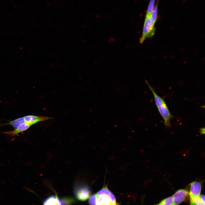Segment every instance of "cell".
I'll use <instances>...</instances> for the list:
<instances>
[{
	"label": "cell",
	"instance_id": "277c9868",
	"mask_svg": "<svg viewBox=\"0 0 205 205\" xmlns=\"http://www.w3.org/2000/svg\"><path fill=\"white\" fill-rule=\"evenodd\" d=\"M189 195V192L186 190L181 189L177 190L173 196V205H178L186 200Z\"/></svg>",
	"mask_w": 205,
	"mask_h": 205
},
{
	"label": "cell",
	"instance_id": "8992f818",
	"mask_svg": "<svg viewBox=\"0 0 205 205\" xmlns=\"http://www.w3.org/2000/svg\"><path fill=\"white\" fill-rule=\"evenodd\" d=\"M189 195L190 197H200L201 185L200 182L194 181L190 183Z\"/></svg>",
	"mask_w": 205,
	"mask_h": 205
},
{
	"label": "cell",
	"instance_id": "ffe728a7",
	"mask_svg": "<svg viewBox=\"0 0 205 205\" xmlns=\"http://www.w3.org/2000/svg\"><path fill=\"white\" fill-rule=\"evenodd\" d=\"M190 202H191L193 204V205H205V204H204L203 203H198V204H196L195 203L191 201H190Z\"/></svg>",
	"mask_w": 205,
	"mask_h": 205
},
{
	"label": "cell",
	"instance_id": "9a60e30c",
	"mask_svg": "<svg viewBox=\"0 0 205 205\" xmlns=\"http://www.w3.org/2000/svg\"><path fill=\"white\" fill-rule=\"evenodd\" d=\"M173 196H170L162 200L159 205H173Z\"/></svg>",
	"mask_w": 205,
	"mask_h": 205
},
{
	"label": "cell",
	"instance_id": "2e32d148",
	"mask_svg": "<svg viewBox=\"0 0 205 205\" xmlns=\"http://www.w3.org/2000/svg\"><path fill=\"white\" fill-rule=\"evenodd\" d=\"M97 196L96 194L92 195L89 200L90 205H97Z\"/></svg>",
	"mask_w": 205,
	"mask_h": 205
},
{
	"label": "cell",
	"instance_id": "5bb4252c",
	"mask_svg": "<svg viewBox=\"0 0 205 205\" xmlns=\"http://www.w3.org/2000/svg\"><path fill=\"white\" fill-rule=\"evenodd\" d=\"M110 192L107 187L105 186L96 194L97 196L102 195L108 196Z\"/></svg>",
	"mask_w": 205,
	"mask_h": 205
},
{
	"label": "cell",
	"instance_id": "e0dca14e",
	"mask_svg": "<svg viewBox=\"0 0 205 205\" xmlns=\"http://www.w3.org/2000/svg\"><path fill=\"white\" fill-rule=\"evenodd\" d=\"M108 196L110 200L111 203L116 204L115 198L113 194L110 192Z\"/></svg>",
	"mask_w": 205,
	"mask_h": 205
},
{
	"label": "cell",
	"instance_id": "7c38bea8",
	"mask_svg": "<svg viewBox=\"0 0 205 205\" xmlns=\"http://www.w3.org/2000/svg\"><path fill=\"white\" fill-rule=\"evenodd\" d=\"M158 0L150 15V17L153 22L155 24L157 18Z\"/></svg>",
	"mask_w": 205,
	"mask_h": 205
},
{
	"label": "cell",
	"instance_id": "44dd1931",
	"mask_svg": "<svg viewBox=\"0 0 205 205\" xmlns=\"http://www.w3.org/2000/svg\"><path fill=\"white\" fill-rule=\"evenodd\" d=\"M107 205H116V204H113L111 203L108 204Z\"/></svg>",
	"mask_w": 205,
	"mask_h": 205
},
{
	"label": "cell",
	"instance_id": "5b68a950",
	"mask_svg": "<svg viewBox=\"0 0 205 205\" xmlns=\"http://www.w3.org/2000/svg\"><path fill=\"white\" fill-rule=\"evenodd\" d=\"M25 123L32 126L38 122L45 121L53 119L51 117L39 116L33 115H29L23 117Z\"/></svg>",
	"mask_w": 205,
	"mask_h": 205
},
{
	"label": "cell",
	"instance_id": "3957f363",
	"mask_svg": "<svg viewBox=\"0 0 205 205\" xmlns=\"http://www.w3.org/2000/svg\"><path fill=\"white\" fill-rule=\"evenodd\" d=\"M74 192L77 199L81 201H85L90 196L91 191L87 185L77 184L74 188Z\"/></svg>",
	"mask_w": 205,
	"mask_h": 205
},
{
	"label": "cell",
	"instance_id": "6da1fadb",
	"mask_svg": "<svg viewBox=\"0 0 205 205\" xmlns=\"http://www.w3.org/2000/svg\"><path fill=\"white\" fill-rule=\"evenodd\" d=\"M146 83L153 95L155 104L158 110L164 120V124L166 128L171 126L170 120L173 116L171 114L163 98L161 97L156 93L153 88L146 81Z\"/></svg>",
	"mask_w": 205,
	"mask_h": 205
},
{
	"label": "cell",
	"instance_id": "7a4b0ae2",
	"mask_svg": "<svg viewBox=\"0 0 205 205\" xmlns=\"http://www.w3.org/2000/svg\"><path fill=\"white\" fill-rule=\"evenodd\" d=\"M155 24L150 17L145 18L142 35L140 40L141 44L147 38L152 37L154 35L155 30Z\"/></svg>",
	"mask_w": 205,
	"mask_h": 205
},
{
	"label": "cell",
	"instance_id": "30bf717a",
	"mask_svg": "<svg viewBox=\"0 0 205 205\" xmlns=\"http://www.w3.org/2000/svg\"><path fill=\"white\" fill-rule=\"evenodd\" d=\"M25 123L23 117H20L15 120L10 121L5 124L10 125L16 129L19 126Z\"/></svg>",
	"mask_w": 205,
	"mask_h": 205
},
{
	"label": "cell",
	"instance_id": "ba28073f",
	"mask_svg": "<svg viewBox=\"0 0 205 205\" xmlns=\"http://www.w3.org/2000/svg\"><path fill=\"white\" fill-rule=\"evenodd\" d=\"M74 199L71 197L57 198V203L60 205H70L74 202Z\"/></svg>",
	"mask_w": 205,
	"mask_h": 205
},
{
	"label": "cell",
	"instance_id": "d6986e66",
	"mask_svg": "<svg viewBox=\"0 0 205 205\" xmlns=\"http://www.w3.org/2000/svg\"><path fill=\"white\" fill-rule=\"evenodd\" d=\"M200 132L201 134H205L204 127L200 128Z\"/></svg>",
	"mask_w": 205,
	"mask_h": 205
},
{
	"label": "cell",
	"instance_id": "9c48e42d",
	"mask_svg": "<svg viewBox=\"0 0 205 205\" xmlns=\"http://www.w3.org/2000/svg\"><path fill=\"white\" fill-rule=\"evenodd\" d=\"M108 196L102 195L97 196V205H107L111 203Z\"/></svg>",
	"mask_w": 205,
	"mask_h": 205
},
{
	"label": "cell",
	"instance_id": "cb8c5ba5",
	"mask_svg": "<svg viewBox=\"0 0 205 205\" xmlns=\"http://www.w3.org/2000/svg\"><path fill=\"white\" fill-rule=\"evenodd\" d=\"M156 205H159V204H157Z\"/></svg>",
	"mask_w": 205,
	"mask_h": 205
},
{
	"label": "cell",
	"instance_id": "52a82bcc",
	"mask_svg": "<svg viewBox=\"0 0 205 205\" xmlns=\"http://www.w3.org/2000/svg\"><path fill=\"white\" fill-rule=\"evenodd\" d=\"M32 126L30 124L25 123L19 126L13 130L4 132L3 133L11 136L16 135L20 133L23 132Z\"/></svg>",
	"mask_w": 205,
	"mask_h": 205
},
{
	"label": "cell",
	"instance_id": "8fae6325",
	"mask_svg": "<svg viewBox=\"0 0 205 205\" xmlns=\"http://www.w3.org/2000/svg\"><path fill=\"white\" fill-rule=\"evenodd\" d=\"M58 197L55 195L50 196L43 202V205H55L57 203Z\"/></svg>",
	"mask_w": 205,
	"mask_h": 205
},
{
	"label": "cell",
	"instance_id": "603a6c76",
	"mask_svg": "<svg viewBox=\"0 0 205 205\" xmlns=\"http://www.w3.org/2000/svg\"><path fill=\"white\" fill-rule=\"evenodd\" d=\"M190 205H193V204L191 202H190Z\"/></svg>",
	"mask_w": 205,
	"mask_h": 205
},
{
	"label": "cell",
	"instance_id": "4fadbf2b",
	"mask_svg": "<svg viewBox=\"0 0 205 205\" xmlns=\"http://www.w3.org/2000/svg\"><path fill=\"white\" fill-rule=\"evenodd\" d=\"M155 0H151L149 4L145 18L149 17L154 7Z\"/></svg>",
	"mask_w": 205,
	"mask_h": 205
},
{
	"label": "cell",
	"instance_id": "ac0fdd59",
	"mask_svg": "<svg viewBox=\"0 0 205 205\" xmlns=\"http://www.w3.org/2000/svg\"><path fill=\"white\" fill-rule=\"evenodd\" d=\"M200 198L202 202L205 204V196L203 195L200 196Z\"/></svg>",
	"mask_w": 205,
	"mask_h": 205
},
{
	"label": "cell",
	"instance_id": "7402d4cb",
	"mask_svg": "<svg viewBox=\"0 0 205 205\" xmlns=\"http://www.w3.org/2000/svg\"><path fill=\"white\" fill-rule=\"evenodd\" d=\"M55 205H60L58 203H57Z\"/></svg>",
	"mask_w": 205,
	"mask_h": 205
}]
</instances>
